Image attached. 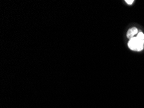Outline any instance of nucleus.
Instances as JSON below:
<instances>
[{
	"label": "nucleus",
	"instance_id": "obj_1",
	"mask_svg": "<svg viewBox=\"0 0 144 108\" xmlns=\"http://www.w3.org/2000/svg\"><path fill=\"white\" fill-rule=\"evenodd\" d=\"M143 45L136 37L130 39L128 43V46L130 49L135 51H141L143 49Z\"/></svg>",
	"mask_w": 144,
	"mask_h": 108
},
{
	"label": "nucleus",
	"instance_id": "obj_2",
	"mask_svg": "<svg viewBox=\"0 0 144 108\" xmlns=\"http://www.w3.org/2000/svg\"><path fill=\"white\" fill-rule=\"evenodd\" d=\"M138 33V29L136 27H132V28L130 29L127 32V37L128 38L131 39L132 38H134L135 34Z\"/></svg>",
	"mask_w": 144,
	"mask_h": 108
},
{
	"label": "nucleus",
	"instance_id": "obj_3",
	"mask_svg": "<svg viewBox=\"0 0 144 108\" xmlns=\"http://www.w3.org/2000/svg\"><path fill=\"white\" fill-rule=\"evenodd\" d=\"M136 38H137L141 41V42H142L143 43H144V34L143 33V32H139V33H138Z\"/></svg>",
	"mask_w": 144,
	"mask_h": 108
},
{
	"label": "nucleus",
	"instance_id": "obj_4",
	"mask_svg": "<svg viewBox=\"0 0 144 108\" xmlns=\"http://www.w3.org/2000/svg\"><path fill=\"white\" fill-rule=\"evenodd\" d=\"M125 2L128 5H132L134 2V0H126Z\"/></svg>",
	"mask_w": 144,
	"mask_h": 108
}]
</instances>
